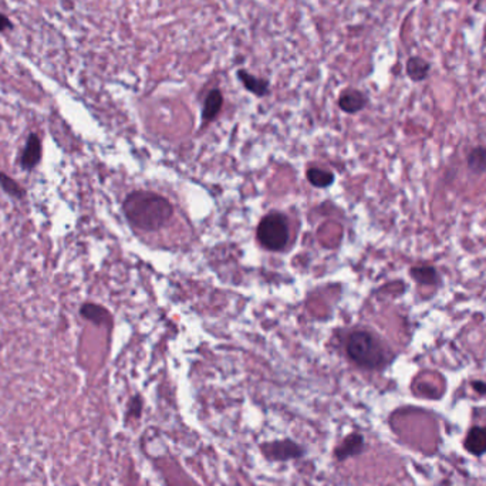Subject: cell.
I'll list each match as a JSON object with an SVG mask.
<instances>
[{
	"label": "cell",
	"mask_w": 486,
	"mask_h": 486,
	"mask_svg": "<svg viewBox=\"0 0 486 486\" xmlns=\"http://www.w3.org/2000/svg\"><path fill=\"white\" fill-rule=\"evenodd\" d=\"M463 447L471 455L482 456L486 454V427H474L468 431Z\"/></svg>",
	"instance_id": "obj_8"
},
{
	"label": "cell",
	"mask_w": 486,
	"mask_h": 486,
	"mask_svg": "<svg viewBox=\"0 0 486 486\" xmlns=\"http://www.w3.org/2000/svg\"><path fill=\"white\" fill-rule=\"evenodd\" d=\"M468 170L475 175L486 174V147H476L471 150L467 157Z\"/></svg>",
	"instance_id": "obj_13"
},
{
	"label": "cell",
	"mask_w": 486,
	"mask_h": 486,
	"mask_svg": "<svg viewBox=\"0 0 486 486\" xmlns=\"http://www.w3.org/2000/svg\"><path fill=\"white\" fill-rule=\"evenodd\" d=\"M123 209L130 224L146 232L161 229L167 225L174 213V208L167 198L148 191H135L127 195Z\"/></svg>",
	"instance_id": "obj_1"
},
{
	"label": "cell",
	"mask_w": 486,
	"mask_h": 486,
	"mask_svg": "<svg viewBox=\"0 0 486 486\" xmlns=\"http://www.w3.org/2000/svg\"><path fill=\"white\" fill-rule=\"evenodd\" d=\"M411 277L422 286H438L441 277L434 266H414L410 269Z\"/></svg>",
	"instance_id": "obj_12"
},
{
	"label": "cell",
	"mask_w": 486,
	"mask_h": 486,
	"mask_svg": "<svg viewBox=\"0 0 486 486\" xmlns=\"http://www.w3.org/2000/svg\"><path fill=\"white\" fill-rule=\"evenodd\" d=\"M346 350L350 360L366 370H381L389 366L393 358L386 344L366 330L353 332L347 338Z\"/></svg>",
	"instance_id": "obj_2"
},
{
	"label": "cell",
	"mask_w": 486,
	"mask_h": 486,
	"mask_svg": "<svg viewBox=\"0 0 486 486\" xmlns=\"http://www.w3.org/2000/svg\"><path fill=\"white\" fill-rule=\"evenodd\" d=\"M308 181L316 188H327L334 182V174L317 167H312L306 172Z\"/></svg>",
	"instance_id": "obj_15"
},
{
	"label": "cell",
	"mask_w": 486,
	"mask_h": 486,
	"mask_svg": "<svg viewBox=\"0 0 486 486\" xmlns=\"http://www.w3.org/2000/svg\"><path fill=\"white\" fill-rule=\"evenodd\" d=\"M238 77L242 81V84L245 86V89L251 93H253L257 97H263L269 93V83L266 80L257 78L252 74H249L246 70H239Z\"/></svg>",
	"instance_id": "obj_11"
},
{
	"label": "cell",
	"mask_w": 486,
	"mask_h": 486,
	"mask_svg": "<svg viewBox=\"0 0 486 486\" xmlns=\"http://www.w3.org/2000/svg\"><path fill=\"white\" fill-rule=\"evenodd\" d=\"M430 63L421 57H411L407 62V74L413 81H422L430 74Z\"/></svg>",
	"instance_id": "obj_14"
},
{
	"label": "cell",
	"mask_w": 486,
	"mask_h": 486,
	"mask_svg": "<svg viewBox=\"0 0 486 486\" xmlns=\"http://www.w3.org/2000/svg\"><path fill=\"white\" fill-rule=\"evenodd\" d=\"M42 158H43L42 139H40V137L36 132H30L26 139L22 155H20V168L30 172L40 164Z\"/></svg>",
	"instance_id": "obj_5"
},
{
	"label": "cell",
	"mask_w": 486,
	"mask_h": 486,
	"mask_svg": "<svg viewBox=\"0 0 486 486\" xmlns=\"http://www.w3.org/2000/svg\"><path fill=\"white\" fill-rule=\"evenodd\" d=\"M257 240L268 251L285 249L289 242L288 218L277 212L266 215L257 227Z\"/></svg>",
	"instance_id": "obj_3"
},
{
	"label": "cell",
	"mask_w": 486,
	"mask_h": 486,
	"mask_svg": "<svg viewBox=\"0 0 486 486\" xmlns=\"http://www.w3.org/2000/svg\"><path fill=\"white\" fill-rule=\"evenodd\" d=\"M222 104H224V95H222L220 90L215 89L209 91V94L205 98L204 108H202V119H204L205 123H208V121L209 123L213 121L220 113Z\"/></svg>",
	"instance_id": "obj_10"
},
{
	"label": "cell",
	"mask_w": 486,
	"mask_h": 486,
	"mask_svg": "<svg viewBox=\"0 0 486 486\" xmlns=\"http://www.w3.org/2000/svg\"><path fill=\"white\" fill-rule=\"evenodd\" d=\"M13 27L12 22H10V19L3 14V13H0V32H6V30H10Z\"/></svg>",
	"instance_id": "obj_18"
},
{
	"label": "cell",
	"mask_w": 486,
	"mask_h": 486,
	"mask_svg": "<svg viewBox=\"0 0 486 486\" xmlns=\"http://www.w3.org/2000/svg\"><path fill=\"white\" fill-rule=\"evenodd\" d=\"M80 314L83 319L95 324V326H104V324L111 323L110 312L103 306L95 305V303H84L80 308Z\"/></svg>",
	"instance_id": "obj_9"
},
{
	"label": "cell",
	"mask_w": 486,
	"mask_h": 486,
	"mask_svg": "<svg viewBox=\"0 0 486 486\" xmlns=\"http://www.w3.org/2000/svg\"><path fill=\"white\" fill-rule=\"evenodd\" d=\"M260 451L266 459L273 462H286L299 459L306 455V450L301 447L296 441L286 438V439H277L270 442H263L260 445Z\"/></svg>",
	"instance_id": "obj_4"
},
{
	"label": "cell",
	"mask_w": 486,
	"mask_h": 486,
	"mask_svg": "<svg viewBox=\"0 0 486 486\" xmlns=\"http://www.w3.org/2000/svg\"><path fill=\"white\" fill-rule=\"evenodd\" d=\"M0 187H2V189L8 195H10L14 199L22 200L26 198L25 188L20 187L19 182H16L13 178H10L6 172H0Z\"/></svg>",
	"instance_id": "obj_16"
},
{
	"label": "cell",
	"mask_w": 486,
	"mask_h": 486,
	"mask_svg": "<svg viewBox=\"0 0 486 486\" xmlns=\"http://www.w3.org/2000/svg\"><path fill=\"white\" fill-rule=\"evenodd\" d=\"M367 101H369L367 97L364 95L361 91L354 90V89H349V90H344L341 93V95L338 98V106L344 113L356 114L367 106Z\"/></svg>",
	"instance_id": "obj_7"
},
{
	"label": "cell",
	"mask_w": 486,
	"mask_h": 486,
	"mask_svg": "<svg viewBox=\"0 0 486 486\" xmlns=\"http://www.w3.org/2000/svg\"><path fill=\"white\" fill-rule=\"evenodd\" d=\"M472 389L481 394V395H485L486 394V382L483 381H472Z\"/></svg>",
	"instance_id": "obj_19"
},
{
	"label": "cell",
	"mask_w": 486,
	"mask_h": 486,
	"mask_svg": "<svg viewBox=\"0 0 486 486\" xmlns=\"http://www.w3.org/2000/svg\"><path fill=\"white\" fill-rule=\"evenodd\" d=\"M141 415H143V398L134 395L128 402V417L138 419Z\"/></svg>",
	"instance_id": "obj_17"
},
{
	"label": "cell",
	"mask_w": 486,
	"mask_h": 486,
	"mask_svg": "<svg viewBox=\"0 0 486 486\" xmlns=\"http://www.w3.org/2000/svg\"><path fill=\"white\" fill-rule=\"evenodd\" d=\"M364 450H366V438L360 432H353L337 445L333 454L337 462H344L362 454Z\"/></svg>",
	"instance_id": "obj_6"
}]
</instances>
